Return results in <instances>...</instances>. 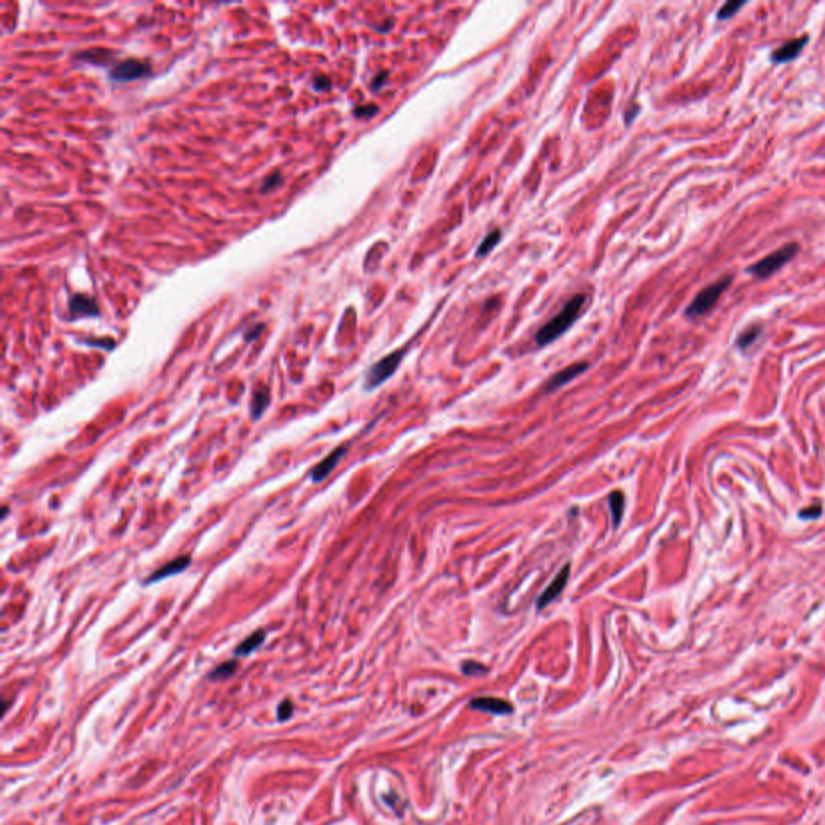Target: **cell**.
Returning a JSON list of instances; mask_svg holds the SVG:
<instances>
[{"instance_id":"cell-1","label":"cell","mask_w":825,"mask_h":825,"mask_svg":"<svg viewBox=\"0 0 825 825\" xmlns=\"http://www.w3.org/2000/svg\"><path fill=\"white\" fill-rule=\"evenodd\" d=\"M585 302V293H577V295L572 297L571 300L563 306V310L559 311L554 318H552L547 324L542 326V328L539 329L537 335H535V342H537L539 347H545V345L552 343L558 337H561L564 332H567V330L572 328V324L576 323L577 318L580 316Z\"/></svg>"},{"instance_id":"cell-2","label":"cell","mask_w":825,"mask_h":825,"mask_svg":"<svg viewBox=\"0 0 825 825\" xmlns=\"http://www.w3.org/2000/svg\"><path fill=\"white\" fill-rule=\"evenodd\" d=\"M730 284H732L730 274H727V276L717 279L716 282L710 284V286L703 289L701 292L697 293V297H694L693 302L688 305L685 315H687L688 318H700V316H705L708 311H711L712 308H714V305L719 302L721 295L727 291V289H729Z\"/></svg>"},{"instance_id":"cell-3","label":"cell","mask_w":825,"mask_h":825,"mask_svg":"<svg viewBox=\"0 0 825 825\" xmlns=\"http://www.w3.org/2000/svg\"><path fill=\"white\" fill-rule=\"evenodd\" d=\"M800 251V245L795 244V242H791V244H787L784 247H780V249L772 251V253H769L767 256H764L761 262L754 263L753 267L748 268V273L753 274L754 278L758 279H767L769 276H772L773 273H777L778 269H780L784 264H787L790 262L793 256Z\"/></svg>"},{"instance_id":"cell-4","label":"cell","mask_w":825,"mask_h":825,"mask_svg":"<svg viewBox=\"0 0 825 825\" xmlns=\"http://www.w3.org/2000/svg\"><path fill=\"white\" fill-rule=\"evenodd\" d=\"M403 355H405V350L402 348V350L389 353V355L382 358V360L374 363V365L370 368V371L366 372L365 389L372 390V389H376V387H379L381 384H384V382L398 370L400 363H402V360H403Z\"/></svg>"},{"instance_id":"cell-5","label":"cell","mask_w":825,"mask_h":825,"mask_svg":"<svg viewBox=\"0 0 825 825\" xmlns=\"http://www.w3.org/2000/svg\"><path fill=\"white\" fill-rule=\"evenodd\" d=\"M150 74H152L150 63L146 62V60H139V58L121 60V62L115 63L109 71V76L111 81H116V82L136 81V79L147 78V76H150Z\"/></svg>"},{"instance_id":"cell-6","label":"cell","mask_w":825,"mask_h":825,"mask_svg":"<svg viewBox=\"0 0 825 825\" xmlns=\"http://www.w3.org/2000/svg\"><path fill=\"white\" fill-rule=\"evenodd\" d=\"M68 308L71 318H97L100 315L95 298L84 293H76L69 298Z\"/></svg>"},{"instance_id":"cell-7","label":"cell","mask_w":825,"mask_h":825,"mask_svg":"<svg viewBox=\"0 0 825 825\" xmlns=\"http://www.w3.org/2000/svg\"><path fill=\"white\" fill-rule=\"evenodd\" d=\"M569 571L571 566L569 564H564V566L559 569V572L556 574V577L552 580V584H550L542 595L539 596L537 600V608L543 609L545 606H548L550 603H553L554 600L558 598L559 595L563 594L564 587H566L567 580H569Z\"/></svg>"},{"instance_id":"cell-8","label":"cell","mask_w":825,"mask_h":825,"mask_svg":"<svg viewBox=\"0 0 825 825\" xmlns=\"http://www.w3.org/2000/svg\"><path fill=\"white\" fill-rule=\"evenodd\" d=\"M347 450H348V447L342 445V447H337L334 451H330V453L326 456L321 463H318L313 469H311V474H310L311 482L318 484L321 481H324V479L328 477L330 473H332L335 466L340 463V460L343 458V455L347 453Z\"/></svg>"},{"instance_id":"cell-9","label":"cell","mask_w":825,"mask_h":825,"mask_svg":"<svg viewBox=\"0 0 825 825\" xmlns=\"http://www.w3.org/2000/svg\"><path fill=\"white\" fill-rule=\"evenodd\" d=\"M190 563H192V561H190L189 554H183V556L174 558V559H172V561L165 564V566H161L160 569L153 571L152 574L148 576L146 580H144V585L155 584V582H160L163 579H168V577H171V576L181 574V572L188 569V567L190 566Z\"/></svg>"},{"instance_id":"cell-10","label":"cell","mask_w":825,"mask_h":825,"mask_svg":"<svg viewBox=\"0 0 825 825\" xmlns=\"http://www.w3.org/2000/svg\"><path fill=\"white\" fill-rule=\"evenodd\" d=\"M809 37L803 36V37H796L793 41L785 42L784 45H780V47L776 49L771 55V60L773 63H785V62H791V60H795L798 55L801 54V50H803L806 45H808Z\"/></svg>"},{"instance_id":"cell-11","label":"cell","mask_w":825,"mask_h":825,"mask_svg":"<svg viewBox=\"0 0 825 825\" xmlns=\"http://www.w3.org/2000/svg\"><path fill=\"white\" fill-rule=\"evenodd\" d=\"M471 708H473V710H477V711L490 712V714H497V716H505V714H510V712H512L511 703H508L506 700H501V698H495V697L475 698V700L471 701Z\"/></svg>"},{"instance_id":"cell-12","label":"cell","mask_w":825,"mask_h":825,"mask_svg":"<svg viewBox=\"0 0 825 825\" xmlns=\"http://www.w3.org/2000/svg\"><path fill=\"white\" fill-rule=\"evenodd\" d=\"M587 368H589V363L580 361V363H574V365L564 368V370H561V371H558L556 374H554L552 379L548 381L547 392H553V390L559 389V387L569 384V382L574 381L577 376H580L582 372L587 371Z\"/></svg>"},{"instance_id":"cell-13","label":"cell","mask_w":825,"mask_h":825,"mask_svg":"<svg viewBox=\"0 0 825 825\" xmlns=\"http://www.w3.org/2000/svg\"><path fill=\"white\" fill-rule=\"evenodd\" d=\"M269 389L267 385H258L253 390V395H251V403H250V414L253 419H260L263 416L264 409L268 408L269 405Z\"/></svg>"},{"instance_id":"cell-14","label":"cell","mask_w":825,"mask_h":825,"mask_svg":"<svg viewBox=\"0 0 825 825\" xmlns=\"http://www.w3.org/2000/svg\"><path fill=\"white\" fill-rule=\"evenodd\" d=\"M264 640H267V631L264 629H260V631H256L245 638L244 642H240L239 645L236 646L234 650V656H247L250 653H253L258 646H262Z\"/></svg>"},{"instance_id":"cell-15","label":"cell","mask_w":825,"mask_h":825,"mask_svg":"<svg viewBox=\"0 0 825 825\" xmlns=\"http://www.w3.org/2000/svg\"><path fill=\"white\" fill-rule=\"evenodd\" d=\"M624 505H626V498H624L622 492L616 490L609 493V510H611L614 528H618V525L621 524L624 516Z\"/></svg>"},{"instance_id":"cell-16","label":"cell","mask_w":825,"mask_h":825,"mask_svg":"<svg viewBox=\"0 0 825 825\" xmlns=\"http://www.w3.org/2000/svg\"><path fill=\"white\" fill-rule=\"evenodd\" d=\"M78 58L84 60V62H91V63H106L110 62L111 58H113V54L110 52V50H104V49H92V50H86V52L79 54Z\"/></svg>"},{"instance_id":"cell-17","label":"cell","mask_w":825,"mask_h":825,"mask_svg":"<svg viewBox=\"0 0 825 825\" xmlns=\"http://www.w3.org/2000/svg\"><path fill=\"white\" fill-rule=\"evenodd\" d=\"M501 240V231L500 229H493L490 234L486 236V239L481 242V245H479L477 251H475V255L477 256H486L490 253V251L495 249L498 245V242Z\"/></svg>"},{"instance_id":"cell-18","label":"cell","mask_w":825,"mask_h":825,"mask_svg":"<svg viewBox=\"0 0 825 825\" xmlns=\"http://www.w3.org/2000/svg\"><path fill=\"white\" fill-rule=\"evenodd\" d=\"M237 661H226V663H223L221 666H218V668H214L212 673H210L208 679L210 680H221V679H227L231 677L232 674L237 670Z\"/></svg>"},{"instance_id":"cell-19","label":"cell","mask_w":825,"mask_h":825,"mask_svg":"<svg viewBox=\"0 0 825 825\" xmlns=\"http://www.w3.org/2000/svg\"><path fill=\"white\" fill-rule=\"evenodd\" d=\"M759 334H761V326L754 324L749 326L748 329H745L742 334H740L738 340H736V345H738V348H748L749 345H751L754 340L759 337Z\"/></svg>"},{"instance_id":"cell-20","label":"cell","mask_w":825,"mask_h":825,"mask_svg":"<svg viewBox=\"0 0 825 825\" xmlns=\"http://www.w3.org/2000/svg\"><path fill=\"white\" fill-rule=\"evenodd\" d=\"M743 7H745L743 0H730V2H725L724 5L719 8V12H717V18H719V20H730V18Z\"/></svg>"},{"instance_id":"cell-21","label":"cell","mask_w":825,"mask_h":825,"mask_svg":"<svg viewBox=\"0 0 825 825\" xmlns=\"http://www.w3.org/2000/svg\"><path fill=\"white\" fill-rule=\"evenodd\" d=\"M282 183H284V181H282V174H281V172L274 171L273 174H269V176H267V178H264L263 185H262V192L267 194V192H269V190L278 189L279 185H282Z\"/></svg>"},{"instance_id":"cell-22","label":"cell","mask_w":825,"mask_h":825,"mask_svg":"<svg viewBox=\"0 0 825 825\" xmlns=\"http://www.w3.org/2000/svg\"><path fill=\"white\" fill-rule=\"evenodd\" d=\"M377 110H379V106L368 104V105H360L357 106L355 110H353V113H355L357 118H371V116H374L377 113Z\"/></svg>"},{"instance_id":"cell-23","label":"cell","mask_w":825,"mask_h":825,"mask_svg":"<svg viewBox=\"0 0 825 825\" xmlns=\"http://www.w3.org/2000/svg\"><path fill=\"white\" fill-rule=\"evenodd\" d=\"M293 712V705L291 700H284L281 701V705L278 706V719L279 721H287L289 717L292 716Z\"/></svg>"},{"instance_id":"cell-24","label":"cell","mask_w":825,"mask_h":825,"mask_svg":"<svg viewBox=\"0 0 825 825\" xmlns=\"http://www.w3.org/2000/svg\"><path fill=\"white\" fill-rule=\"evenodd\" d=\"M313 87L316 91H329L332 87V82L326 74H316L313 79Z\"/></svg>"},{"instance_id":"cell-25","label":"cell","mask_w":825,"mask_h":825,"mask_svg":"<svg viewBox=\"0 0 825 825\" xmlns=\"http://www.w3.org/2000/svg\"><path fill=\"white\" fill-rule=\"evenodd\" d=\"M463 673L466 675H482L487 673V668L479 663H466L463 666Z\"/></svg>"},{"instance_id":"cell-26","label":"cell","mask_w":825,"mask_h":825,"mask_svg":"<svg viewBox=\"0 0 825 825\" xmlns=\"http://www.w3.org/2000/svg\"><path fill=\"white\" fill-rule=\"evenodd\" d=\"M263 329H264V324H255V326H251V328H250V329L247 330V332H245L244 339L247 340V342H251V340H255V339H258V337H260V334L263 332Z\"/></svg>"},{"instance_id":"cell-27","label":"cell","mask_w":825,"mask_h":825,"mask_svg":"<svg viewBox=\"0 0 825 825\" xmlns=\"http://www.w3.org/2000/svg\"><path fill=\"white\" fill-rule=\"evenodd\" d=\"M385 81H387V71H382L379 74H376V78L372 79L371 87H372V89H379V87L384 86Z\"/></svg>"},{"instance_id":"cell-28","label":"cell","mask_w":825,"mask_h":825,"mask_svg":"<svg viewBox=\"0 0 825 825\" xmlns=\"http://www.w3.org/2000/svg\"><path fill=\"white\" fill-rule=\"evenodd\" d=\"M110 340L111 339H109V340H86V343H89V345H100V347H105L106 350H111V348L115 347V343H105V342H110Z\"/></svg>"},{"instance_id":"cell-29","label":"cell","mask_w":825,"mask_h":825,"mask_svg":"<svg viewBox=\"0 0 825 825\" xmlns=\"http://www.w3.org/2000/svg\"><path fill=\"white\" fill-rule=\"evenodd\" d=\"M637 111H638V106H637V105H633V106H632V109H631V110H629V111H627V113H626V116H624V120H626V121H627V123H631V121H632V120H633V115H635V113H637Z\"/></svg>"},{"instance_id":"cell-30","label":"cell","mask_w":825,"mask_h":825,"mask_svg":"<svg viewBox=\"0 0 825 825\" xmlns=\"http://www.w3.org/2000/svg\"><path fill=\"white\" fill-rule=\"evenodd\" d=\"M7 516H8V506H3V515H2V519H5Z\"/></svg>"}]
</instances>
